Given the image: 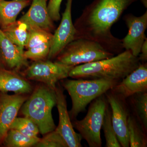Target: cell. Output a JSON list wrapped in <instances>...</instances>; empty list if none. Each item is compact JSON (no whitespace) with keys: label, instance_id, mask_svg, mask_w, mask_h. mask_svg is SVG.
Instances as JSON below:
<instances>
[{"label":"cell","instance_id":"cell-5","mask_svg":"<svg viewBox=\"0 0 147 147\" xmlns=\"http://www.w3.org/2000/svg\"><path fill=\"white\" fill-rule=\"evenodd\" d=\"M114 55L97 42L86 38H77L65 47L57 56L55 62L74 67L108 59Z\"/></svg>","mask_w":147,"mask_h":147},{"label":"cell","instance_id":"cell-23","mask_svg":"<svg viewBox=\"0 0 147 147\" xmlns=\"http://www.w3.org/2000/svg\"><path fill=\"white\" fill-rule=\"evenodd\" d=\"M133 96L134 110L145 130L147 129V93H139Z\"/></svg>","mask_w":147,"mask_h":147},{"label":"cell","instance_id":"cell-6","mask_svg":"<svg viewBox=\"0 0 147 147\" xmlns=\"http://www.w3.org/2000/svg\"><path fill=\"white\" fill-rule=\"evenodd\" d=\"M92 101L84 118L75 120L72 125L90 147H100V130L108 102L104 94Z\"/></svg>","mask_w":147,"mask_h":147},{"label":"cell","instance_id":"cell-25","mask_svg":"<svg viewBox=\"0 0 147 147\" xmlns=\"http://www.w3.org/2000/svg\"><path fill=\"white\" fill-rule=\"evenodd\" d=\"M37 147H68L59 133L56 130L47 133V135L40 139L39 142L35 145Z\"/></svg>","mask_w":147,"mask_h":147},{"label":"cell","instance_id":"cell-17","mask_svg":"<svg viewBox=\"0 0 147 147\" xmlns=\"http://www.w3.org/2000/svg\"><path fill=\"white\" fill-rule=\"evenodd\" d=\"M32 90L29 82L17 71L0 66V92H13L16 94H24Z\"/></svg>","mask_w":147,"mask_h":147},{"label":"cell","instance_id":"cell-22","mask_svg":"<svg viewBox=\"0 0 147 147\" xmlns=\"http://www.w3.org/2000/svg\"><path fill=\"white\" fill-rule=\"evenodd\" d=\"M111 116V108L109 107L108 102L102 125L105 137V147H121V146L118 140L113 127Z\"/></svg>","mask_w":147,"mask_h":147},{"label":"cell","instance_id":"cell-16","mask_svg":"<svg viewBox=\"0 0 147 147\" xmlns=\"http://www.w3.org/2000/svg\"><path fill=\"white\" fill-rule=\"evenodd\" d=\"M28 40L25 48V56L33 61L44 59L48 57L53 34L37 29H29Z\"/></svg>","mask_w":147,"mask_h":147},{"label":"cell","instance_id":"cell-1","mask_svg":"<svg viewBox=\"0 0 147 147\" xmlns=\"http://www.w3.org/2000/svg\"><path fill=\"white\" fill-rule=\"evenodd\" d=\"M139 0H94L84 9L74 25V39L84 38L98 42L110 53L123 50L121 39L114 36L111 28L124 11Z\"/></svg>","mask_w":147,"mask_h":147},{"label":"cell","instance_id":"cell-14","mask_svg":"<svg viewBox=\"0 0 147 147\" xmlns=\"http://www.w3.org/2000/svg\"><path fill=\"white\" fill-rule=\"evenodd\" d=\"M24 50L15 45L0 28V62L7 69L18 71L28 65Z\"/></svg>","mask_w":147,"mask_h":147},{"label":"cell","instance_id":"cell-10","mask_svg":"<svg viewBox=\"0 0 147 147\" xmlns=\"http://www.w3.org/2000/svg\"><path fill=\"white\" fill-rule=\"evenodd\" d=\"M56 105L59 115V123L55 130L61 134L68 147H82V137L74 129L70 116L67 111V104L63 91L59 85L55 90Z\"/></svg>","mask_w":147,"mask_h":147},{"label":"cell","instance_id":"cell-28","mask_svg":"<svg viewBox=\"0 0 147 147\" xmlns=\"http://www.w3.org/2000/svg\"><path fill=\"white\" fill-rule=\"evenodd\" d=\"M142 5L147 8V0H141Z\"/></svg>","mask_w":147,"mask_h":147},{"label":"cell","instance_id":"cell-27","mask_svg":"<svg viewBox=\"0 0 147 147\" xmlns=\"http://www.w3.org/2000/svg\"><path fill=\"white\" fill-rule=\"evenodd\" d=\"M138 57L140 61L146 63L147 61V38L145 40L142 47Z\"/></svg>","mask_w":147,"mask_h":147},{"label":"cell","instance_id":"cell-20","mask_svg":"<svg viewBox=\"0 0 147 147\" xmlns=\"http://www.w3.org/2000/svg\"><path fill=\"white\" fill-rule=\"evenodd\" d=\"M40 140L38 137H30L16 129H9L3 142L8 147H29L34 146Z\"/></svg>","mask_w":147,"mask_h":147},{"label":"cell","instance_id":"cell-26","mask_svg":"<svg viewBox=\"0 0 147 147\" xmlns=\"http://www.w3.org/2000/svg\"><path fill=\"white\" fill-rule=\"evenodd\" d=\"M63 0H49L47 4L48 12L53 21H58L61 18L60 9Z\"/></svg>","mask_w":147,"mask_h":147},{"label":"cell","instance_id":"cell-9","mask_svg":"<svg viewBox=\"0 0 147 147\" xmlns=\"http://www.w3.org/2000/svg\"><path fill=\"white\" fill-rule=\"evenodd\" d=\"M73 0H67L60 24L53 34L48 60L57 57L65 47L74 39L76 30L71 18Z\"/></svg>","mask_w":147,"mask_h":147},{"label":"cell","instance_id":"cell-8","mask_svg":"<svg viewBox=\"0 0 147 147\" xmlns=\"http://www.w3.org/2000/svg\"><path fill=\"white\" fill-rule=\"evenodd\" d=\"M124 21L128 28V33L121 39L123 49L131 51L132 55L139 57L141 47L147 37V11L139 16L128 13L124 16Z\"/></svg>","mask_w":147,"mask_h":147},{"label":"cell","instance_id":"cell-2","mask_svg":"<svg viewBox=\"0 0 147 147\" xmlns=\"http://www.w3.org/2000/svg\"><path fill=\"white\" fill-rule=\"evenodd\" d=\"M138 57L125 50L116 56L74 66L69 76L76 79H105L120 81L141 64Z\"/></svg>","mask_w":147,"mask_h":147},{"label":"cell","instance_id":"cell-21","mask_svg":"<svg viewBox=\"0 0 147 147\" xmlns=\"http://www.w3.org/2000/svg\"><path fill=\"white\" fill-rule=\"evenodd\" d=\"M127 129L129 147H147L146 136L142 126L133 116H129Z\"/></svg>","mask_w":147,"mask_h":147},{"label":"cell","instance_id":"cell-12","mask_svg":"<svg viewBox=\"0 0 147 147\" xmlns=\"http://www.w3.org/2000/svg\"><path fill=\"white\" fill-rule=\"evenodd\" d=\"M147 64L140 65L115 86L111 91L125 99L136 94L147 92Z\"/></svg>","mask_w":147,"mask_h":147},{"label":"cell","instance_id":"cell-4","mask_svg":"<svg viewBox=\"0 0 147 147\" xmlns=\"http://www.w3.org/2000/svg\"><path fill=\"white\" fill-rule=\"evenodd\" d=\"M56 105L55 90L47 86H40L24 102L21 112L36 125L40 134L45 135L56 128L52 113Z\"/></svg>","mask_w":147,"mask_h":147},{"label":"cell","instance_id":"cell-7","mask_svg":"<svg viewBox=\"0 0 147 147\" xmlns=\"http://www.w3.org/2000/svg\"><path fill=\"white\" fill-rule=\"evenodd\" d=\"M73 67L49 60L35 61L27 67L25 75L27 79L42 82L55 90L59 81L69 77Z\"/></svg>","mask_w":147,"mask_h":147},{"label":"cell","instance_id":"cell-11","mask_svg":"<svg viewBox=\"0 0 147 147\" xmlns=\"http://www.w3.org/2000/svg\"><path fill=\"white\" fill-rule=\"evenodd\" d=\"M108 92L106 98L111 108L112 124L116 136L121 147H129L127 129V120L129 115L125 99L111 91Z\"/></svg>","mask_w":147,"mask_h":147},{"label":"cell","instance_id":"cell-15","mask_svg":"<svg viewBox=\"0 0 147 147\" xmlns=\"http://www.w3.org/2000/svg\"><path fill=\"white\" fill-rule=\"evenodd\" d=\"M47 1L32 0L29 10L18 20L26 24L28 29H40L52 32L55 26L47 9Z\"/></svg>","mask_w":147,"mask_h":147},{"label":"cell","instance_id":"cell-13","mask_svg":"<svg viewBox=\"0 0 147 147\" xmlns=\"http://www.w3.org/2000/svg\"><path fill=\"white\" fill-rule=\"evenodd\" d=\"M23 94H0V144L3 142L11 124L27 98Z\"/></svg>","mask_w":147,"mask_h":147},{"label":"cell","instance_id":"cell-18","mask_svg":"<svg viewBox=\"0 0 147 147\" xmlns=\"http://www.w3.org/2000/svg\"><path fill=\"white\" fill-rule=\"evenodd\" d=\"M30 0H0V28H5L16 21L21 11L30 5Z\"/></svg>","mask_w":147,"mask_h":147},{"label":"cell","instance_id":"cell-24","mask_svg":"<svg viewBox=\"0 0 147 147\" xmlns=\"http://www.w3.org/2000/svg\"><path fill=\"white\" fill-rule=\"evenodd\" d=\"M9 129H14L22 134L32 137H37L39 132L38 127L28 118L16 117L11 124Z\"/></svg>","mask_w":147,"mask_h":147},{"label":"cell","instance_id":"cell-29","mask_svg":"<svg viewBox=\"0 0 147 147\" xmlns=\"http://www.w3.org/2000/svg\"><path fill=\"white\" fill-rule=\"evenodd\" d=\"M30 1H32V0H30Z\"/></svg>","mask_w":147,"mask_h":147},{"label":"cell","instance_id":"cell-3","mask_svg":"<svg viewBox=\"0 0 147 147\" xmlns=\"http://www.w3.org/2000/svg\"><path fill=\"white\" fill-rule=\"evenodd\" d=\"M119 81L105 79L67 80L62 85L71 97L72 107L69 112L70 117L76 118L79 113L93 100L114 88Z\"/></svg>","mask_w":147,"mask_h":147},{"label":"cell","instance_id":"cell-19","mask_svg":"<svg viewBox=\"0 0 147 147\" xmlns=\"http://www.w3.org/2000/svg\"><path fill=\"white\" fill-rule=\"evenodd\" d=\"M2 30L11 42L24 50L29 36L28 28L26 24L18 20Z\"/></svg>","mask_w":147,"mask_h":147}]
</instances>
